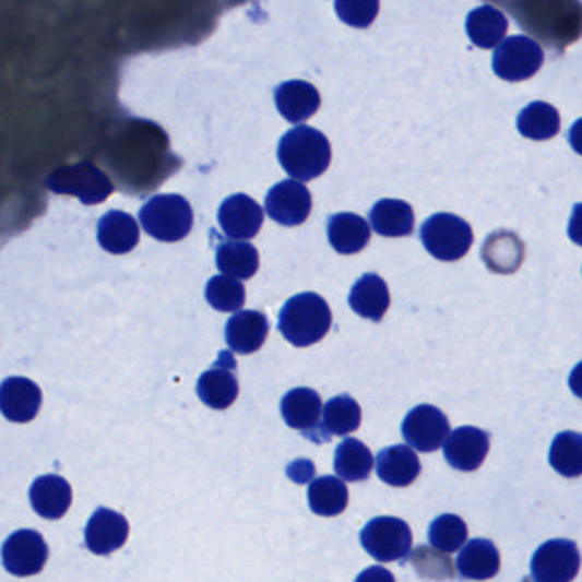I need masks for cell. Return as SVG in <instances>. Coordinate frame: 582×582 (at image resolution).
<instances>
[{"label":"cell","instance_id":"cell-1","mask_svg":"<svg viewBox=\"0 0 582 582\" xmlns=\"http://www.w3.org/2000/svg\"><path fill=\"white\" fill-rule=\"evenodd\" d=\"M277 156L287 175L301 183L314 180L329 169L332 147L320 130L297 126L278 142Z\"/></svg>","mask_w":582,"mask_h":582},{"label":"cell","instance_id":"cell-2","mask_svg":"<svg viewBox=\"0 0 582 582\" xmlns=\"http://www.w3.org/2000/svg\"><path fill=\"white\" fill-rule=\"evenodd\" d=\"M332 326L329 302L317 293L290 297L278 314V330L296 347H309L323 341Z\"/></svg>","mask_w":582,"mask_h":582},{"label":"cell","instance_id":"cell-3","mask_svg":"<svg viewBox=\"0 0 582 582\" xmlns=\"http://www.w3.org/2000/svg\"><path fill=\"white\" fill-rule=\"evenodd\" d=\"M139 219L149 236L165 242L180 241L192 231V205L181 195H156L145 202Z\"/></svg>","mask_w":582,"mask_h":582},{"label":"cell","instance_id":"cell-4","mask_svg":"<svg viewBox=\"0 0 582 582\" xmlns=\"http://www.w3.org/2000/svg\"><path fill=\"white\" fill-rule=\"evenodd\" d=\"M424 247L441 262H456L473 247L472 226L454 214H436L420 227Z\"/></svg>","mask_w":582,"mask_h":582},{"label":"cell","instance_id":"cell-5","mask_svg":"<svg viewBox=\"0 0 582 582\" xmlns=\"http://www.w3.org/2000/svg\"><path fill=\"white\" fill-rule=\"evenodd\" d=\"M45 185L57 195L78 197L84 205L102 204L114 193L110 178L91 163L63 166L51 173Z\"/></svg>","mask_w":582,"mask_h":582},{"label":"cell","instance_id":"cell-6","mask_svg":"<svg viewBox=\"0 0 582 582\" xmlns=\"http://www.w3.org/2000/svg\"><path fill=\"white\" fill-rule=\"evenodd\" d=\"M360 545L378 562L407 559L412 548L411 526L399 518H375L363 527Z\"/></svg>","mask_w":582,"mask_h":582},{"label":"cell","instance_id":"cell-7","mask_svg":"<svg viewBox=\"0 0 582 582\" xmlns=\"http://www.w3.org/2000/svg\"><path fill=\"white\" fill-rule=\"evenodd\" d=\"M544 50L530 36H511L497 45L494 54V72L509 83H520L533 78L544 66Z\"/></svg>","mask_w":582,"mask_h":582},{"label":"cell","instance_id":"cell-8","mask_svg":"<svg viewBox=\"0 0 582 582\" xmlns=\"http://www.w3.org/2000/svg\"><path fill=\"white\" fill-rule=\"evenodd\" d=\"M581 566L578 545L572 539H548L532 559L535 582H572Z\"/></svg>","mask_w":582,"mask_h":582},{"label":"cell","instance_id":"cell-9","mask_svg":"<svg viewBox=\"0 0 582 582\" xmlns=\"http://www.w3.org/2000/svg\"><path fill=\"white\" fill-rule=\"evenodd\" d=\"M450 420L432 405H418L408 412L402 424V436L420 453H432L444 444L450 436Z\"/></svg>","mask_w":582,"mask_h":582},{"label":"cell","instance_id":"cell-10","mask_svg":"<svg viewBox=\"0 0 582 582\" xmlns=\"http://www.w3.org/2000/svg\"><path fill=\"white\" fill-rule=\"evenodd\" d=\"M48 547L44 536L33 530L12 533L2 547V562L11 574L28 578L44 571Z\"/></svg>","mask_w":582,"mask_h":582},{"label":"cell","instance_id":"cell-11","mask_svg":"<svg viewBox=\"0 0 582 582\" xmlns=\"http://www.w3.org/2000/svg\"><path fill=\"white\" fill-rule=\"evenodd\" d=\"M311 193L296 180L281 181L270 188L265 197L266 214L282 226L294 227L305 223L311 214Z\"/></svg>","mask_w":582,"mask_h":582},{"label":"cell","instance_id":"cell-12","mask_svg":"<svg viewBox=\"0 0 582 582\" xmlns=\"http://www.w3.org/2000/svg\"><path fill=\"white\" fill-rule=\"evenodd\" d=\"M446 462L460 472H475L480 468L490 450V436L478 427H458L446 438Z\"/></svg>","mask_w":582,"mask_h":582},{"label":"cell","instance_id":"cell-13","mask_svg":"<svg viewBox=\"0 0 582 582\" xmlns=\"http://www.w3.org/2000/svg\"><path fill=\"white\" fill-rule=\"evenodd\" d=\"M217 217L226 236L238 241L253 239L262 229V207L245 193H236L224 200Z\"/></svg>","mask_w":582,"mask_h":582},{"label":"cell","instance_id":"cell-14","mask_svg":"<svg viewBox=\"0 0 582 582\" xmlns=\"http://www.w3.org/2000/svg\"><path fill=\"white\" fill-rule=\"evenodd\" d=\"M39 407L41 390L32 379L14 376L0 384V412L11 423H29L38 414Z\"/></svg>","mask_w":582,"mask_h":582},{"label":"cell","instance_id":"cell-15","mask_svg":"<svg viewBox=\"0 0 582 582\" xmlns=\"http://www.w3.org/2000/svg\"><path fill=\"white\" fill-rule=\"evenodd\" d=\"M321 405L320 395L311 388H294L287 391L281 402L282 417L290 429L299 430L306 438L314 441V432L320 427Z\"/></svg>","mask_w":582,"mask_h":582},{"label":"cell","instance_id":"cell-16","mask_svg":"<svg viewBox=\"0 0 582 582\" xmlns=\"http://www.w3.org/2000/svg\"><path fill=\"white\" fill-rule=\"evenodd\" d=\"M482 260L494 274L511 275L520 270L526 248L516 233L500 229L487 236L482 247Z\"/></svg>","mask_w":582,"mask_h":582},{"label":"cell","instance_id":"cell-17","mask_svg":"<svg viewBox=\"0 0 582 582\" xmlns=\"http://www.w3.org/2000/svg\"><path fill=\"white\" fill-rule=\"evenodd\" d=\"M129 523L120 512L99 508L86 526V545L93 554L108 555L126 545Z\"/></svg>","mask_w":582,"mask_h":582},{"label":"cell","instance_id":"cell-18","mask_svg":"<svg viewBox=\"0 0 582 582\" xmlns=\"http://www.w3.org/2000/svg\"><path fill=\"white\" fill-rule=\"evenodd\" d=\"M269 318L260 311H238L226 324V342L238 354H253L269 336Z\"/></svg>","mask_w":582,"mask_h":582},{"label":"cell","instance_id":"cell-19","mask_svg":"<svg viewBox=\"0 0 582 582\" xmlns=\"http://www.w3.org/2000/svg\"><path fill=\"white\" fill-rule=\"evenodd\" d=\"M233 369H235V363L227 366L223 359H219L214 368L200 376L197 393L207 407L224 411V408L231 407L238 399L239 384Z\"/></svg>","mask_w":582,"mask_h":582},{"label":"cell","instance_id":"cell-20","mask_svg":"<svg viewBox=\"0 0 582 582\" xmlns=\"http://www.w3.org/2000/svg\"><path fill=\"white\" fill-rule=\"evenodd\" d=\"M275 105L287 121L301 123L320 110L321 96L311 83L287 81L275 90Z\"/></svg>","mask_w":582,"mask_h":582},{"label":"cell","instance_id":"cell-21","mask_svg":"<svg viewBox=\"0 0 582 582\" xmlns=\"http://www.w3.org/2000/svg\"><path fill=\"white\" fill-rule=\"evenodd\" d=\"M420 462L408 446L395 444L384 448L376 458V473L391 487H408L420 475Z\"/></svg>","mask_w":582,"mask_h":582},{"label":"cell","instance_id":"cell-22","mask_svg":"<svg viewBox=\"0 0 582 582\" xmlns=\"http://www.w3.org/2000/svg\"><path fill=\"white\" fill-rule=\"evenodd\" d=\"M33 509L45 520H59L72 504L71 485L59 475L36 478L29 490Z\"/></svg>","mask_w":582,"mask_h":582},{"label":"cell","instance_id":"cell-23","mask_svg":"<svg viewBox=\"0 0 582 582\" xmlns=\"http://www.w3.org/2000/svg\"><path fill=\"white\" fill-rule=\"evenodd\" d=\"M456 567L463 579L487 581L496 578L500 569L499 550L490 539H472L458 555Z\"/></svg>","mask_w":582,"mask_h":582},{"label":"cell","instance_id":"cell-24","mask_svg":"<svg viewBox=\"0 0 582 582\" xmlns=\"http://www.w3.org/2000/svg\"><path fill=\"white\" fill-rule=\"evenodd\" d=\"M348 302L359 317L378 323L383 320L390 308L391 299L387 282L378 274H364L352 287Z\"/></svg>","mask_w":582,"mask_h":582},{"label":"cell","instance_id":"cell-25","mask_svg":"<svg viewBox=\"0 0 582 582\" xmlns=\"http://www.w3.org/2000/svg\"><path fill=\"white\" fill-rule=\"evenodd\" d=\"M141 233L138 221L127 212L111 211L103 215L98 224V241L103 250L126 254L138 247Z\"/></svg>","mask_w":582,"mask_h":582},{"label":"cell","instance_id":"cell-26","mask_svg":"<svg viewBox=\"0 0 582 582\" xmlns=\"http://www.w3.org/2000/svg\"><path fill=\"white\" fill-rule=\"evenodd\" d=\"M326 231H329V241L333 250L341 254L359 253L368 247L369 239H371L368 221L351 212L332 215Z\"/></svg>","mask_w":582,"mask_h":582},{"label":"cell","instance_id":"cell-27","mask_svg":"<svg viewBox=\"0 0 582 582\" xmlns=\"http://www.w3.org/2000/svg\"><path fill=\"white\" fill-rule=\"evenodd\" d=\"M372 229L384 238H403L414 231V209L403 200L384 199L369 212Z\"/></svg>","mask_w":582,"mask_h":582},{"label":"cell","instance_id":"cell-28","mask_svg":"<svg viewBox=\"0 0 582 582\" xmlns=\"http://www.w3.org/2000/svg\"><path fill=\"white\" fill-rule=\"evenodd\" d=\"M508 20L504 12L494 8V5H482L473 9L466 17V33L473 45L485 48H496L504 39L508 33Z\"/></svg>","mask_w":582,"mask_h":582},{"label":"cell","instance_id":"cell-29","mask_svg":"<svg viewBox=\"0 0 582 582\" xmlns=\"http://www.w3.org/2000/svg\"><path fill=\"white\" fill-rule=\"evenodd\" d=\"M217 269L227 277L236 281H248L260 269L259 251L253 245L245 241H227L217 248L215 253Z\"/></svg>","mask_w":582,"mask_h":582},{"label":"cell","instance_id":"cell-30","mask_svg":"<svg viewBox=\"0 0 582 582\" xmlns=\"http://www.w3.org/2000/svg\"><path fill=\"white\" fill-rule=\"evenodd\" d=\"M375 456L368 446L356 438H347L336 446L335 468L336 475L347 482L368 480L371 475Z\"/></svg>","mask_w":582,"mask_h":582},{"label":"cell","instance_id":"cell-31","mask_svg":"<svg viewBox=\"0 0 582 582\" xmlns=\"http://www.w3.org/2000/svg\"><path fill=\"white\" fill-rule=\"evenodd\" d=\"M309 508L323 518L338 516L347 509L348 490L344 482L336 477H320L309 485Z\"/></svg>","mask_w":582,"mask_h":582},{"label":"cell","instance_id":"cell-32","mask_svg":"<svg viewBox=\"0 0 582 582\" xmlns=\"http://www.w3.org/2000/svg\"><path fill=\"white\" fill-rule=\"evenodd\" d=\"M518 130L523 138L532 141H548L560 132L559 111L548 103H532L521 110Z\"/></svg>","mask_w":582,"mask_h":582},{"label":"cell","instance_id":"cell-33","mask_svg":"<svg viewBox=\"0 0 582 582\" xmlns=\"http://www.w3.org/2000/svg\"><path fill=\"white\" fill-rule=\"evenodd\" d=\"M363 411L359 403L348 395H338L329 400L323 408V424L321 429L332 436H348L359 429Z\"/></svg>","mask_w":582,"mask_h":582},{"label":"cell","instance_id":"cell-34","mask_svg":"<svg viewBox=\"0 0 582 582\" xmlns=\"http://www.w3.org/2000/svg\"><path fill=\"white\" fill-rule=\"evenodd\" d=\"M548 460L551 468L562 477H579L582 473V436L574 430H566L555 436Z\"/></svg>","mask_w":582,"mask_h":582},{"label":"cell","instance_id":"cell-35","mask_svg":"<svg viewBox=\"0 0 582 582\" xmlns=\"http://www.w3.org/2000/svg\"><path fill=\"white\" fill-rule=\"evenodd\" d=\"M205 297L209 305L223 313H235L245 305L247 293L241 282L227 275H215L207 282L205 287Z\"/></svg>","mask_w":582,"mask_h":582},{"label":"cell","instance_id":"cell-36","mask_svg":"<svg viewBox=\"0 0 582 582\" xmlns=\"http://www.w3.org/2000/svg\"><path fill=\"white\" fill-rule=\"evenodd\" d=\"M468 538L465 521L456 514H441L429 527V542L432 547L446 554H453L463 547Z\"/></svg>","mask_w":582,"mask_h":582},{"label":"cell","instance_id":"cell-37","mask_svg":"<svg viewBox=\"0 0 582 582\" xmlns=\"http://www.w3.org/2000/svg\"><path fill=\"white\" fill-rule=\"evenodd\" d=\"M335 11L344 23L366 28L378 16L379 2L376 0H336Z\"/></svg>","mask_w":582,"mask_h":582},{"label":"cell","instance_id":"cell-38","mask_svg":"<svg viewBox=\"0 0 582 582\" xmlns=\"http://www.w3.org/2000/svg\"><path fill=\"white\" fill-rule=\"evenodd\" d=\"M356 582H396L395 575L387 571L384 567L372 566L357 575Z\"/></svg>","mask_w":582,"mask_h":582},{"label":"cell","instance_id":"cell-39","mask_svg":"<svg viewBox=\"0 0 582 582\" xmlns=\"http://www.w3.org/2000/svg\"><path fill=\"white\" fill-rule=\"evenodd\" d=\"M523 582H530V581H527V579H524V581H523Z\"/></svg>","mask_w":582,"mask_h":582}]
</instances>
